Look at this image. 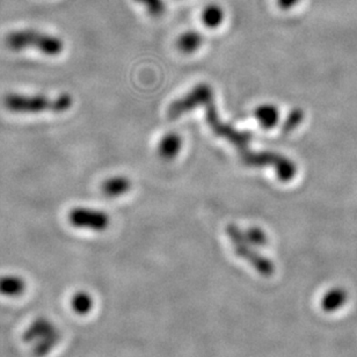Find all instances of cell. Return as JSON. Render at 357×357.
<instances>
[{
	"instance_id": "obj_1",
	"label": "cell",
	"mask_w": 357,
	"mask_h": 357,
	"mask_svg": "<svg viewBox=\"0 0 357 357\" xmlns=\"http://www.w3.org/2000/svg\"><path fill=\"white\" fill-rule=\"evenodd\" d=\"M3 106L14 114H62L73 108V98L68 93L54 98L45 94L8 93L3 96Z\"/></svg>"
},
{
	"instance_id": "obj_2",
	"label": "cell",
	"mask_w": 357,
	"mask_h": 357,
	"mask_svg": "<svg viewBox=\"0 0 357 357\" xmlns=\"http://www.w3.org/2000/svg\"><path fill=\"white\" fill-rule=\"evenodd\" d=\"M5 45L13 52L36 50L45 56H59L64 52L66 45L62 38L38 29H20L10 31L5 38Z\"/></svg>"
},
{
	"instance_id": "obj_3",
	"label": "cell",
	"mask_w": 357,
	"mask_h": 357,
	"mask_svg": "<svg viewBox=\"0 0 357 357\" xmlns=\"http://www.w3.org/2000/svg\"><path fill=\"white\" fill-rule=\"evenodd\" d=\"M203 106H206V121L211 130L220 136L230 142L237 149L239 157L244 164L248 166H255V160H258L259 152L252 151L250 149V143L252 142L253 135L250 131H239L234 129L230 124L224 123L220 121L217 114L216 107L213 100L206 101Z\"/></svg>"
},
{
	"instance_id": "obj_4",
	"label": "cell",
	"mask_w": 357,
	"mask_h": 357,
	"mask_svg": "<svg viewBox=\"0 0 357 357\" xmlns=\"http://www.w3.org/2000/svg\"><path fill=\"white\" fill-rule=\"evenodd\" d=\"M61 337V330L52 320L40 317L29 324L22 339L35 357H45L59 346Z\"/></svg>"
},
{
	"instance_id": "obj_5",
	"label": "cell",
	"mask_w": 357,
	"mask_h": 357,
	"mask_svg": "<svg viewBox=\"0 0 357 357\" xmlns=\"http://www.w3.org/2000/svg\"><path fill=\"white\" fill-rule=\"evenodd\" d=\"M227 234L230 238L231 243L234 246V251L236 255L241 258L246 259L250 264L255 266V269L260 273V274L269 276V275L274 273V265L273 262L269 261L267 258L258 255L257 252L253 251L250 248L245 234L243 231L234 224H230L227 227Z\"/></svg>"
},
{
	"instance_id": "obj_6",
	"label": "cell",
	"mask_w": 357,
	"mask_h": 357,
	"mask_svg": "<svg viewBox=\"0 0 357 357\" xmlns=\"http://www.w3.org/2000/svg\"><path fill=\"white\" fill-rule=\"evenodd\" d=\"M68 220L71 227L80 230L96 231V232L107 230L110 224V217L108 216V213L101 210L83 208V206H77L70 210Z\"/></svg>"
},
{
	"instance_id": "obj_7",
	"label": "cell",
	"mask_w": 357,
	"mask_h": 357,
	"mask_svg": "<svg viewBox=\"0 0 357 357\" xmlns=\"http://www.w3.org/2000/svg\"><path fill=\"white\" fill-rule=\"evenodd\" d=\"M210 99H213V89L206 84H199L187 96L173 102L169 109V117L176 119L196 107L203 106Z\"/></svg>"
},
{
	"instance_id": "obj_8",
	"label": "cell",
	"mask_w": 357,
	"mask_h": 357,
	"mask_svg": "<svg viewBox=\"0 0 357 357\" xmlns=\"http://www.w3.org/2000/svg\"><path fill=\"white\" fill-rule=\"evenodd\" d=\"M27 291V282L17 274L0 275V295L17 298Z\"/></svg>"
},
{
	"instance_id": "obj_9",
	"label": "cell",
	"mask_w": 357,
	"mask_h": 357,
	"mask_svg": "<svg viewBox=\"0 0 357 357\" xmlns=\"http://www.w3.org/2000/svg\"><path fill=\"white\" fill-rule=\"evenodd\" d=\"M348 302V291L342 287H334L327 290L321 298L320 305L323 311L334 313L342 309Z\"/></svg>"
},
{
	"instance_id": "obj_10",
	"label": "cell",
	"mask_w": 357,
	"mask_h": 357,
	"mask_svg": "<svg viewBox=\"0 0 357 357\" xmlns=\"http://www.w3.org/2000/svg\"><path fill=\"white\" fill-rule=\"evenodd\" d=\"M131 188V182L126 176H113L108 178L101 185V192L103 195L114 199L127 194Z\"/></svg>"
},
{
	"instance_id": "obj_11",
	"label": "cell",
	"mask_w": 357,
	"mask_h": 357,
	"mask_svg": "<svg viewBox=\"0 0 357 357\" xmlns=\"http://www.w3.org/2000/svg\"><path fill=\"white\" fill-rule=\"evenodd\" d=\"M70 304H71V309L76 314L80 317L87 316L94 309V298L89 291L80 290L73 294Z\"/></svg>"
},
{
	"instance_id": "obj_12",
	"label": "cell",
	"mask_w": 357,
	"mask_h": 357,
	"mask_svg": "<svg viewBox=\"0 0 357 357\" xmlns=\"http://www.w3.org/2000/svg\"><path fill=\"white\" fill-rule=\"evenodd\" d=\"M181 145V137L178 134H174V132L167 134L159 143V155L165 160H172L180 152Z\"/></svg>"
},
{
	"instance_id": "obj_13",
	"label": "cell",
	"mask_w": 357,
	"mask_h": 357,
	"mask_svg": "<svg viewBox=\"0 0 357 357\" xmlns=\"http://www.w3.org/2000/svg\"><path fill=\"white\" fill-rule=\"evenodd\" d=\"M255 115L259 124L265 129H271V128L276 127L278 123V119H280L278 109L274 105L259 106L255 110Z\"/></svg>"
},
{
	"instance_id": "obj_14",
	"label": "cell",
	"mask_w": 357,
	"mask_h": 357,
	"mask_svg": "<svg viewBox=\"0 0 357 357\" xmlns=\"http://www.w3.org/2000/svg\"><path fill=\"white\" fill-rule=\"evenodd\" d=\"M224 10L220 5L211 3L203 10L202 21L208 28L220 27L224 20Z\"/></svg>"
},
{
	"instance_id": "obj_15",
	"label": "cell",
	"mask_w": 357,
	"mask_h": 357,
	"mask_svg": "<svg viewBox=\"0 0 357 357\" xmlns=\"http://www.w3.org/2000/svg\"><path fill=\"white\" fill-rule=\"evenodd\" d=\"M202 35L196 31H187L178 38V47L185 54H192L196 52L202 45Z\"/></svg>"
},
{
	"instance_id": "obj_16",
	"label": "cell",
	"mask_w": 357,
	"mask_h": 357,
	"mask_svg": "<svg viewBox=\"0 0 357 357\" xmlns=\"http://www.w3.org/2000/svg\"><path fill=\"white\" fill-rule=\"evenodd\" d=\"M245 238L248 244L253 246H265L268 243V238L265 232L260 227H250L248 231H245Z\"/></svg>"
},
{
	"instance_id": "obj_17",
	"label": "cell",
	"mask_w": 357,
	"mask_h": 357,
	"mask_svg": "<svg viewBox=\"0 0 357 357\" xmlns=\"http://www.w3.org/2000/svg\"><path fill=\"white\" fill-rule=\"evenodd\" d=\"M303 119H304V112L302 109H298V108L292 109L283 124V131L290 132L294 130L298 127L299 124L302 123Z\"/></svg>"
},
{
	"instance_id": "obj_18",
	"label": "cell",
	"mask_w": 357,
	"mask_h": 357,
	"mask_svg": "<svg viewBox=\"0 0 357 357\" xmlns=\"http://www.w3.org/2000/svg\"><path fill=\"white\" fill-rule=\"evenodd\" d=\"M136 3H141L142 6H144L145 10H148V13L153 17H158L164 13L166 8L164 0H136Z\"/></svg>"
},
{
	"instance_id": "obj_19",
	"label": "cell",
	"mask_w": 357,
	"mask_h": 357,
	"mask_svg": "<svg viewBox=\"0 0 357 357\" xmlns=\"http://www.w3.org/2000/svg\"><path fill=\"white\" fill-rule=\"evenodd\" d=\"M301 0H278V5L282 10H290L292 7H295L296 5H298Z\"/></svg>"
}]
</instances>
